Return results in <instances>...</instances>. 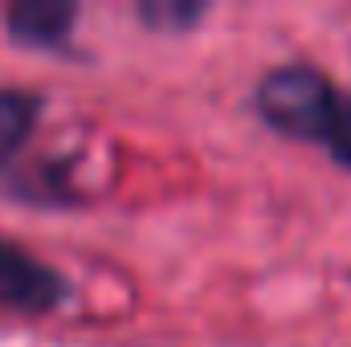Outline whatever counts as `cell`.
<instances>
[{
	"label": "cell",
	"mask_w": 351,
	"mask_h": 347,
	"mask_svg": "<svg viewBox=\"0 0 351 347\" xmlns=\"http://www.w3.org/2000/svg\"><path fill=\"white\" fill-rule=\"evenodd\" d=\"M254 110L269 131L323 147L351 172V90L331 82L319 66H274L254 90Z\"/></svg>",
	"instance_id": "obj_1"
},
{
	"label": "cell",
	"mask_w": 351,
	"mask_h": 347,
	"mask_svg": "<svg viewBox=\"0 0 351 347\" xmlns=\"http://www.w3.org/2000/svg\"><path fill=\"white\" fill-rule=\"evenodd\" d=\"M70 298H74V282L58 265L33 258L25 246L0 233V307L21 315H49Z\"/></svg>",
	"instance_id": "obj_2"
},
{
	"label": "cell",
	"mask_w": 351,
	"mask_h": 347,
	"mask_svg": "<svg viewBox=\"0 0 351 347\" xmlns=\"http://www.w3.org/2000/svg\"><path fill=\"white\" fill-rule=\"evenodd\" d=\"M74 25L78 4L70 0H16L4 8V33L25 49H62Z\"/></svg>",
	"instance_id": "obj_3"
},
{
	"label": "cell",
	"mask_w": 351,
	"mask_h": 347,
	"mask_svg": "<svg viewBox=\"0 0 351 347\" xmlns=\"http://www.w3.org/2000/svg\"><path fill=\"white\" fill-rule=\"evenodd\" d=\"M41 110H45V98L37 90L0 86V168H8L12 156L29 143Z\"/></svg>",
	"instance_id": "obj_4"
},
{
	"label": "cell",
	"mask_w": 351,
	"mask_h": 347,
	"mask_svg": "<svg viewBox=\"0 0 351 347\" xmlns=\"http://www.w3.org/2000/svg\"><path fill=\"white\" fill-rule=\"evenodd\" d=\"M208 12V4L200 0H139L135 16L152 29V33H188L192 25H200Z\"/></svg>",
	"instance_id": "obj_5"
}]
</instances>
